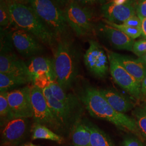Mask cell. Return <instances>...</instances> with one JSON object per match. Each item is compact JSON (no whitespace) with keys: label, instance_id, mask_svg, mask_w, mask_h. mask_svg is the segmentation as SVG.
<instances>
[{"label":"cell","instance_id":"cell-34","mask_svg":"<svg viewBox=\"0 0 146 146\" xmlns=\"http://www.w3.org/2000/svg\"><path fill=\"white\" fill-rule=\"evenodd\" d=\"M57 5L63 9L65 7L68 5L70 0H52Z\"/></svg>","mask_w":146,"mask_h":146},{"label":"cell","instance_id":"cell-37","mask_svg":"<svg viewBox=\"0 0 146 146\" xmlns=\"http://www.w3.org/2000/svg\"><path fill=\"white\" fill-rule=\"evenodd\" d=\"M128 0H110L111 2L116 4V5H121L126 3Z\"/></svg>","mask_w":146,"mask_h":146},{"label":"cell","instance_id":"cell-20","mask_svg":"<svg viewBox=\"0 0 146 146\" xmlns=\"http://www.w3.org/2000/svg\"><path fill=\"white\" fill-rule=\"evenodd\" d=\"M72 144L77 146H91L90 132L87 120L82 119L74 126L70 135Z\"/></svg>","mask_w":146,"mask_h":146},{"label":"cell","instance_id":"cell-35","mask_svg":"<svg viewBox=\"0 0 146 146\" xmlns=\"http://www.w3.org/2000/svg\"><path fill=\"white\" fill-rule=\"evenodd\" d=\"M142 34L141 36L143 37V38H146V18L142 19Z\"/></svg>","mask_w":146,"mask_h":146},{"label":"cell","instance_id":"cell-10","mask_svg":"<svg viewBox=\"0 0 146 146\" xmlns=\"http://www.w3.org/2000/svg\"><path fill=\"white\" fill-rule=\"evenodd\" d=\"M8 37L17 52L24 58L36 56L44 50L42 42L25 31L13 29Z\"/></svg>","mask_w":146,"mask_h":146},{"label":"cell","instance_id":"cell-2","mask_svg":"<svg viewBox=\"0 0 146 146\" xmlns=\"http://www.w3.org/2000/svg\"><path fill=\"white\" fill-rule=\"evenodd\" d=\"M53 52L56 82L67 91L75 84L78 76L79 52L67 35L58 38Z\"/></svg>","mask_w":146,"mask_h":146},{"label":"cell","instance_id":"cell-23","mask_svg":"<svg viewBox=\"0 0 146 146\" xmlns=\"http://www.w3.org/2000/svg\"><path fill=\"white\" fill-rule=\"evenodd\" d=\"M87 122L90 132L91 146H116L104 131L88 120H87Z\"/></svg>","mask_w":146,"mask_h":146},{"label":"cell","instance_id":"cell-16","mask_svg":"<svg viewBox=\"0 0 146 146\" xmlns=\"http://www.w3.org/2000/svg\"><path fill=\"white\" fill-rule=\"evenodd\" d=\"M99 31L104 35L113 47L119 50L132 52L135 41L123 32L106 23L99 25Z\"/></svg>","mask_w":146,"mask_h":146},{"label":"cell","instance_id":"cell-18","mask_svg":"<svg viewBox=\"0 0 146 146\" xmlns=\"http://www.w3.org/2000/svg\"><path fill=\"white\" fill-rule=\"evenodd\" d=\"M99 91L109 104L119 113L125 114L134 107V104L131 100L116 90L111 88L101 89Z\"/></svg>","mask_w":146,"mask_h":146},{"label":"cell","instance_id":"cell-12","mask_svg":"<svg viewBox=\"0 0 146 146\" xmlns=\"http://www.w3.org/2000/svg\"><path fill=\"white\" fill-rule=\"evenodd\" d=\"M7 99L14 118L33 117L31 86L26 85L7 92Z\"/></svg>","mask_w":146,"mask_h":146},{"label":"cell","instance_id":"cell-13","mask_svg":"<svg viewBox=\"0 0 146 146\" xmlns=\"http://www.w3.org/2000/svg\"><path fill=\"white\" fill-rule=\"evenodd\" d=\"M0 73L26 78L31 82L26 62L11 51V46L1 47Z\"/></svg>","mask_w":146,"mask_h":146},{"label":"cell","instance_id":"cell-21","mask_svg":"<svg viewBox=\"0 0 146 146\" xmlns=\"http://www.w3.org/2000/svg\"><path fill=\"white\" fill-rule=\"evenodd\" d=\"M31 139H44L54 141L61 144L64 142V138L45 125L34 123L31 127Z\"/></svg>","mask_w":146,"mask_h":146},{"label":"cell","instance_id":"cell-19","mask_svg":"<svg viewBox=\"0 0 146 146\" xmlns=\"http://www.w3.org/2000/svg\"><path fill=\"white\" fill-rule=\"evenodd\" d=\"M53 96L63 104H67L75 110L84 111V106L76 94L68 93L61 88L57 82H53L49 86Z\"/></svg>","mask_w":146,"mask_h":146},{"label":"cell","instance_id":"cell-24","mask_svg":"<svg viewBox=\"0 0 146 146\" xmlns=\"http://www.w3.org/2000/svg\"><path fill=\"white\" fill-rule=\"evenodd\" d=\"M14 118L7 99V92L0 93V125H5Z\"/></svg>","mask_w":146,"mask_h":146},{"label":"cell","instance_id":"cell-7","mask_svg":"<svg viewBox=\"0 0 146 146\" xmlns=\"http://www.w3.org/2000/svg\"><path fill=\"white\" fill-rule=\"evenodd\" d=\"M42 90L56 119L62 127L67 136L70 135L74 126L82 119L84 111L75 110L56 99L49 87L43 89Z\"/></svg>","mask_w":146,"mask_h":146},{"label":"cell","instance_id":"cell-25","mask_svg":"<svg viewBox=\"0 0 146 146\" xmlns=\"http://www.w3.org/2000/svg\"><path fill=\"white\" fill-rule=\"evenodd\" d=\"M132 114L135 120L137 128L142 136L146 139V111L143 108L137 107Z\"/></svg>","mask_w":146,"mask_h":146},{"label":"cell","instance_id":"cell-15","mask_svg":"<svg viewBox=\"0 0 146 146\" xmlns=\"http://www.w3.org/2000/svg\"><path fill=\"white\" fill-rule=\"evenodd\" d=\"M31 83L35 78L47 76L52 82H56L53 58L44 56H34L30 58L26 62Z\"/></svg>","mask_w":146,"mask_h":146},{"label":"cell","instance_id":"cell-39","mask_svg":"<svg viewBox=\"0 0 146 146\" xmlns=\"http://www.w3.org/2000/svg\"><path fill=\"white\" fill-rule=\"evenodd\" d=\"M139 58L141 60V61H142L143 62L145 63L146 64V55H145L144 56H142L141 58Z\"/></svg>","mask_w":146,"mask_h":146},{"label":"cell","instance_id":"cell-8","mask_svg":"<svg viewBox=\"0 0 146 146\" xmlns=\"http://www.w3.org/2000/svg\"><path fill=\"white\" fill-rule=\"evenodd\" d=\"M88 48L84 55V64L95 76L104 78L110 70V62L107 52L98 42L90 40Z\"/></svg>","mask_w":146,"mask_h":146},{"label":"cell","instance_id":"cell-4","mask_svg":"<svg viewBox=\"0 0 146 146\" xmlns=\"http://www.w3.org/2000/svg\"><path fill=\"white\" fill-rule=\"evenodd\" d=\"M27 5L34 10L57 39L67 35L69 26L63 9L52 0H27Z\"/></svg>","mask_w":146,"mask_h":146},{"label":"cell","instance_id":"cell-3","mask_svg":"<svg viewBox=\"0 0 146 146\" xmlns=\"http://www.w3.org/2000/svg\"><path fill=\"white\" fill-rule=\"evenodd\" d=\"M8 4L11 15V28L31 33L53 51L58 39L31 7L28 5L19 3Z\"/></svg>","mask_w":146,"mask_h":146},{"label":"cell","instance_id":"cell-9","mask_svg":"<svg viewBox=\"0 0 146 146\" xmlns=\"http://www.w3.org/2000/svg\"><path fill=\"white\" fill-rule=\"evenodd\" d=\"M110 62V72L115 83L135 99H142L141 83L128 73L112 54L107 50Z\"/></svg>","mask_w":146,"mask_h":146},{"label":"cell","instance_id":"cell-28","mask_svg":"<svg viewBox=\"0 0 146 146\" xmlns=\"http://www.w3.org/2000/svg\"><path fill=\"white\" fill-rule=\"evenodd\" d=\"M132 52L137 56L141 58L146 54V38H142L135 41L133 47Z\"/></svg>","mask_w":146,"mask_h":146},{"label":"cell","instance_id":"cell-33","mask_svg":"<svg viewBox=\"0 0 146 146\" xmlns=\"http://www.w3.org/2000/svg\"><path fill=\"white\" fill-rule=\"evenodd\" d=\"M141 93L142 99H146V76L141 83Z\"/></svg>","mask_w":146,"mask_h":146},{"label":"cell","instance_id":"cell-27","mask_svg":"<svg viewBox=\"0 0 146 146\" xmlns=\"http://www.w3.org/2000/svg\"><path fill=\"white\" fill-rule=\"evenodd\" d=\"M0 26L1 30L11 27V15L8 4L4 0H0Z\"/></svg>","mask_w":146,"mask_h":146},{"label":"cell","instance_id":"cell-5","mask_svg":"<svg viewBox=\"0 0 146 146\" xmlns=\"http://www.w3.org/2000/svg\"><path fill=\"white\" fill-rule=\"evenodd\" d=\"M63 11L68 26L78 36H88L94 33L95 15L91 7L70 0Z\"/></svg>","mask_w":146,"mask_h":146},{"label":"cell","instance_id":"cell-38","mask_svg":"<svg viewBox=\"0 0 146 146\" xmlns=\"http://www.w3.org/2000/svg\"><path fill=\"white\" fill-rule=\"evenodd\" d=\"M19 146H40L36 145H35L33 143L31 142H28V143H23V144H21V145H20Z\"/></svg>","mask_w":146,"mask_h":146},{"label":"cell","instance_id":"cell-36","mask_svg":"<svg viewBox=\"0 0 146 146\" xmlns=\"http://www.w3.org/2000/svg\"><path fill=\"white\" fill-rule=\"evenodd\" d=\"M7 3H19L27 5V0H4Z\"/></svg>","mask_w":146,"mask_h":146},{"label":"cell","instance_id":"cell-1","mask_svg":"<svg viewBox=\"0 0 146 146\" xmlns=\"http://www.w3.org/2000/svg\"><path fill=\"white\" fill-rule=\"evenodd\" d=\"M76 95L92 116L107 121L120 129L131 131L140 139L143 137L135 119L116 111L99 89L84 82L78 85Z\"/></svg>","mask_w":146,"mask_h":146},{"label":"cell","instance_id":"cell-29","mask_svg":"<svg viewBox=\"0 0 146 146\" xmlns=\"http://www.w3.org/2000/svg\"><path fill=\"white\" fill-rule=\"evenodd\" d=\"M122 146H145L139 138L134 136H126L122 142Z\"/></svg>","mask_w":146,"mask_h":146},{"label":"cell","instance_id":"cell-30","mask_svg":"<svg viewBox=\"0 0 146 146\" xmlns=\"http://www.w3.org/2000/svg\"><path fill=\"white\" fill-rule=\"evenodd\" d=\"M80 5L91 7L95 5H102L107 3L110 0H72Z\"/></svg>","mask_w":146,"mask_h":146},{"label":"cell","instance_id":"cell-41","mask_svg":"<svg viewBox=\"0 0 146 146\" xmlns=\"http://www.w3.org/2000/svg\"><path fill=\"white\" fill-rule=\"evenodd\" d=\"M69 146H75V145H73V144H72V145H69Z\"/></svg>","mask_w":146,"mask_h":146},{"label":"cell","instance_id":"cell-11","mask_svg":"<svg viewBox=\"0 0 146 146\" xmlns=\"http://www.w3.org/2000/svg\"><path fill=\"white\" fill-rule=\"evenodd\" d=\"M29 118H14L1 127V144L3 146H19L31 131Z\"/></svg>","mask_w":146,"mask_h":146},{"label":"cell","instance_id":"cell-22","mask_svg":"<svg viewBox=\"0 0 146 146\" xmlns=\"http://www.w3.org/2000/svg\"><path fill=\"white\" fill-rule=\"evenodd\" d=\"M31 83L26 78L0 73V93L8 92Z\"/></svg>","mask_w":146,"mask_h":146},{"label":"cell","instance_id":"cell-14","mask_svg":"<svg viewBox=\"0 0 146 146\" xmlns=\"http://www.w3.org/2000/svg\"><path fill=\"white\" fill-rule=\"evenodd\" d=\"M137 2V0H128L125 3L116 5L109 1L101 5L102 15L107 21L122 24L131 17L136 15Z\"/></svg>","mask_w":146,"mask_h":146},{"label":"cell","instance_id":"cell-32","mask_svg":"<svg viewBox=\"0 0 146 146\" xmlns=\"http://www.w3.org/2000/svg\"><path fill=\"white\" fill-rule=\"evenodd\" d=\"M136 15L141 19L146 18V0H139L136 6Z\"/></svg>","mask_w":146,"mask_h":146},{"label":"cell","instance_id":"cell-26","mask_svg":"<svg viewBox=\"0 0 146 146\" xmlns=\"http://www.w3.org/2000/svg\"><path fill=\"white\" fill-rule=\"evenodd\" d=\"M104 23H106L110 26L113 27L123 32L127 35L130 37L132 39H135L140 36L142 34V29L141 28H136L131 27L125 26L123 24H117L105 19L103 20Z\"/></svg>","mask_w":146,"mask_h":146},{"label":"cell","instance_id":"cell-40","mask_svg":"<svg viewBox=\"0 0 146 146\" xmlns=\"http://www.w3.org/2000/svg\"><path fill=\"white\" fill-rule=\"evenodd\" d=\"M143 109L145 110V111H146V104L144 106V107H143Z\"/></svg>","mask_w":146,"mask_h":146},{"label":"cell","instance_id":"cell-17","mask_svg":"<svg viewBox=\"0 0 146 146\" xmlns=\"http://www.w3.org/2000/svg\"><path fill=\"white\" fill-rule=\"evenodd\" d=\"M111 53L125 70L141 83L146 76V64L139 58H134L127 55L112 52Z\"/></svg>","mask_w":146,"mask_h":146},{"label":"cell","instance_id":"cell-6","mask_svg":"<svg viewBox=\"0 0 146 146\" xmlns=\"http://www.w3.org/2000/svg\"><path fill=\"white\" fill-rule=\"evenodd\" d=\"M31 87L34 123L45 125L60 135L67 136L62 127L58 122L50 110L42 89L33 84Z\"/></svg>","mask_w":146,"mask_h":146},{"label":"cell","instance_id":"cell-31","mask_svg":"<svg viewBox=\"0 0 146 146\" xmlns=\"http://www.w3.org/2000/svg\"><path fill=\"white\" fill-rule=\"evenodd\" d=\"M125 26L131 27L136 28H141L142 27V21L141 19L137 15L133 16L125 21L123 23Z\"/></svg>","mask_w":146,"mask_h":146}]
</instances>
